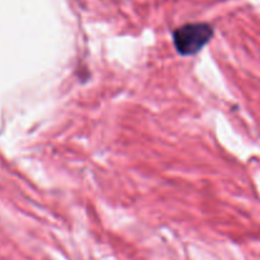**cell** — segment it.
I'll list each match as a JSON object with an SVG mask.
<instances>
[{
  "label": "cell",
  "instance_id": "obj_1",
  "mask_svg": "<svg viewBox=\"0 0 260 260\" xmlns=\"http://www.w3.org/2000/svg\"><path fill=\"white\" fill-rule=\"evenodd\" d=\"M213 37V27L208 23H188L173 32V43L180 55L192 56L200 52Z\"/></svg>",
  "mask_w": 260,
  "mask_h": 260
}]
</instances>
